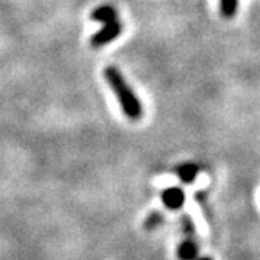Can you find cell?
Instances as JSON below:
<instances>
[{
  "label": "cell",
  "instance_id": "6da1fadb",
  "mask_svg": "<svg viewBox=\"0 0 260 260\" xmlns=\"http://www.w3.org/2000/svg\"><path fill=\"white\" fill-rule=\"evenodd\" d=\"M104 77L108 82L111 91L115 92V96L124 111V115L132 121L141 119L143 118V105H141L140 99L137 98L135 91L125 82L121 71L115 66H108L104 71Z\"/></svg>",
  "mask_w": 260,
  "mask_h": 260
},
{
  "label": "cell",
  "instance_id": "7a4b0ae2",
  "mask_svg": "<svg viewBox=\"0 0 260 260\" xmlns=\"http://www.w3.org/2000/svg\"><path fill=\"white\" fill-rule=\"evenodd\" d=\"M121 31H122V24H121L119 19H116L113 22H108L98 33H94V35L91 36L89 44H91V47H94V49L107 46L113 40H116L118 36L121 35Z\"/></svg>",
  "mask_w": 260,
  "mask_h": 260
},
{
  "label": "cell",
  "instance_id": "3957f363",
  "mask_svg": "<svg viewBox=\"0 0 260 260\" xmlns=\"http://www.w3.org/2000/svg\"><path fill=\"white\" fill-rule=\"evenodd\" d=\"M161 201L165 204L166 209L170 210H177L183 206L185 202V193L182 188L179 187H173V188H166L161 193Z\"/></svg>",
  "mask_w": 260,
  "mask_h": 260
},
{
  "label": "cell",
  "instance_id": "277c9868",
  "mask_svg": "<svg viewBox=\"0 0 260 260\" xmlns=\"http://www.w3.org/2000/svg\"><path fill=\"white\" fill-rule=\"evenodd\" d=\"M199 246L196 238H185L177 248V257L180 260H196L199 255Z\"/></svg>",
  "mask_w": 260,
  "mask_h": 260
},
{
  "label": "cell",
  "instance_id": "5b68a950",
  "mask_svg": "<svg viewBox=\"0 0 260 260\" xmlns=\"http://www.w3.org/2000/svg\"><path fill=\"white\" fill-rule=\"evenodd\" d=\"M91 19L92 21H98L102 24H108V22H113L118 19V11L115 7L111 5H102L99 8H96L91 14Z\"/></svg>",
  "mask_w": 260,
  "mask_h": 260
},
{
  "label": "cell",
  "instance_id": "8992f818",
  "mask_svg": "<svg viewBox=\"0 0 260 260\" xmlns=\"http://www.w3.org/2000/svg\"><path fill=\"white\" fill-rule=\"evenodd\" d=\"M177 176L180 177L182 182L185 183H191L196 176H198V166L193 165V163H185V165H180L177 168Z\"/></svg>",
  "mask_w": 260,
  "mask_h": 260
},
{
  "label": "cell",
  "instance_id": "52a82bcc",
  "mask_svg": "<svg viewBox=\"0 0 260 260\" xmlns=\"http://www.w3.org/2000/svg\"><path fill=\"white\" fill-rule=\"evenodd\" d=\"M221 14L226 19H231V17L235 16L237 13V7H238V0H221Z\"/></svg>",
  "mask_w": 260,
  "mask_h": 260
},
{
  "label": "cell",
  "instance_id": "ba28073f",
  "mask_svg": "<svg viewBox=\"0 0 260 260\" xmlns=\"http://www.w3.org/2000/svg\"><path fill=\"white\" fill-rule=\"evenodd\" d=\"M161 224H163V215H161L160 212H152V213H149V216H147L146 221H144V228H146L147 231H154V229L160 228Z\"/></svg>",
  "mask_w": 260,
  "mask_h": 260
},
{
  "label": "cell",
  "instance_id": "9c48e42d",
  "mask_svg": "<svg viewBox=\"0 0 260 260\" xmlns=\"http://www.w3.org/2000/svg\"><path fill=\"white\" fill-rule=\"evenodd\" d=\"M182 231H183L185 235H187V238H194L196 237L194 224H193V221L188 216H183L182 218Z\"/></svg>",
  "mask_w": 260,
  "mask_h": 260
},
{
  "label": "cell",
  "instance_id": "30bf717a",
  "mask_svg": "<svg viewBox=\"0 0 260 260\" xmlns=\"http://www.w3.org/2000/svg\"><path fill=\"white\" fill-rule=\"evenodd\" d=\"M196 260H213L212 257H207V255H204V257H198Z\"/></svg>",
  "mask_w": 260,
  "mask_h": 260
}]
</instances>
